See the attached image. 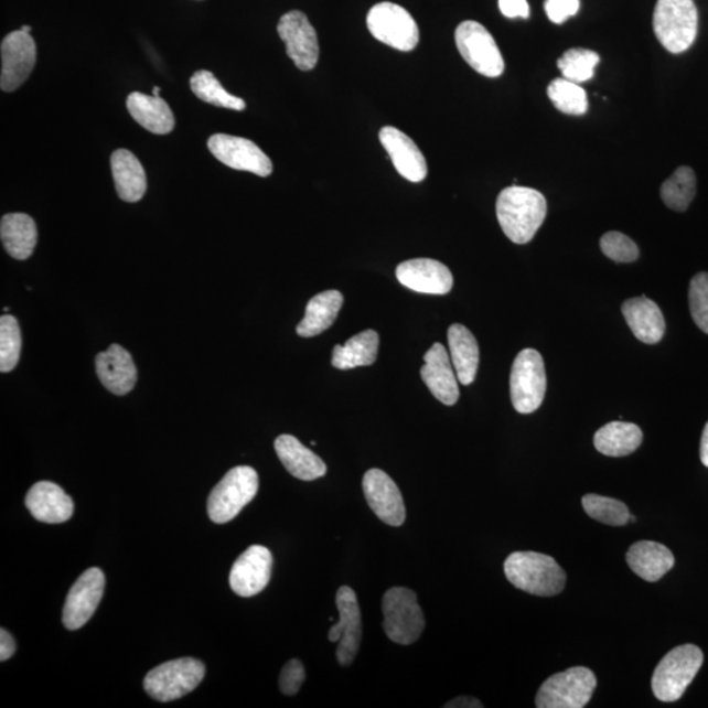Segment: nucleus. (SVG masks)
Returning <instances> with one entry per match:
<instances>
[{"mask_svg": "<svg viewBox=\"0 0 708 708\" xmlns=\"http://www.w3.org/2000/svg\"><path fill=\"white\" fill-rule=\"evenodd\" d=\"M597 679L594 673L584 666L558 673L546 679L539 687L538 708H582L592 699Z\"/></svg>", "mask_w": 708, "mask_h": 708, "instance_id": "nucleus-9", "label": "nucleus"}, {"mask_svg": "<svg viewBox=\"0 0 708 708\" xmlns=\"http://www.w3.org/2000/svg\"><path fill=\"white\" fill-rule=\"evenodd\" d=\"M447 708H481L483 704L481 700L472 697H458L453 700H450L446 706Z\"/></svg>", "mask_w": 708, "mask_h": 708, "instance_id": "nucleus-46", "label": "nucleus"}, {"mask_svg": "<svg viewBox=\"0 0 708 708\" xmlns=\"http://www.w3.org/2000/svg\"><path fill=\"white\" fill-rule=\"evenodd\" d=\"M697 193L696 173L690 167H678L673 175L665 180L662 186V199L669 210L685 212L693 203Z\"/></svg>", "mask_w": 708, "mask_h": 708, "instance_id": "nucleus-34", "label": "nucleus"}, {"mask_svg": "<svg viewBox=\"0 0 708 708\" xmlns=\"http://www.w3.org/2000/svg\"><path fill=\"white\" fill-rule=\"evenodd\" d=\"M496 214L504 234L516 245H526L546 219L547 201L536 190L513 185L498 194Z\"/></svg>", "mask_w": 708, "mask_h": 708, "instance_id": "nucleus-1", "label": "nucleus"}, {"mask_svg": "<svg viewBox=\"0 0 708 708\" xmlns=\"http://www.w3.org/2000/svg\"><path fill=\"white\" fill-rule=\"evenodd\" d=\"M22 31L30 33L31 32V26L24 25L22 28Z\"/></svg>", "mask_w": 708, "mask_h": 708, "instance_id": "nucleus-49", "label": "nucleus"}, {"mask_svg": "<svg viewBox=\"0 0 708 708\" xmlns=\"http://www.w3.org/2000/svg\"><path fill=\"white\" fill-rule=\"evenodd\" d=\"M191 88L200 100L210 103L212 106L233 110L246 109L245 100L228 94L211 72L200 71L194 73L191 78Z\"/></svg>", "mask_w": 708, "mask_h": 708, "instance_id": "nucleus-35", "label": "nucleus"}, {"mask_svg": "<svg viewBox=\"0 0 708 708\" xmlns=\"http://www.w3.org/2000/svg\"><path fill=\"white\" fill-rule=\"evenodd\" d=\"M15 639H13L9 631L2 629V631H0V661H9V658L15 654Z\"/></svg>", "mask_w": 708, "mask_h": 708, "instance_id": "nucleus-45", "label": "nucleus"}, {"mask_svg": "<svg viewBox=\"0 0 708 708\" xmlns=\"http://www.w3.org/2000/svg\"><path fill=\"white\" fill-rule=\"evenodd\" d=\"M367 28L374 39L400 52H411L419 44V26L406 9L399 4L384 2L367 13Z\"/></svg>", "mask_w": 708, "mask_h": 708, "instance_id": "nucleus-10", "label": "nucleus"}, {"mask_svg": "<svg viewBox=\"0 0 708 708\" xmlns=\"http://www.w3.org/2000/svg\"><path fill=\"white\" fill-rule=\"evenodd\" d=\"M643 442L642 429L633 422L613 421L597 430L594 447L608 457L633 454Z\"/></svg>", "mask_w": 708, "mask_h": 708, "instance_id": "nucleus-32", "label": "nucleus"}, {"mask_svg": "<svg viewBox=\"0 0 708 708\" xmlns=\"http://www.w3.org/2000/svg\"><path fill=\"white\" fill-rule=\"evenodd\" d=\"M626 560L639 578L650 582L661 580L675 566L669 548L652 540H641L631 546Z\"/></svg>", "mask_w": 708, "mask_h": 708, "instance_id": "nucleus-27", "label": "nucleus"}, {"mask_svg": "<svg viewBox=\"0 0 708 708\" xmlns=\"http://www.w3.org/2000/svg\"><path fill=\"white\" fill-rule=\"evenodd\" d=\"M580 9V0H546L545 10L548 19L555 24H564L576 15Z\"/></svg>", "mask_w": 708, "mask_h": 708, "instance_id": "nucleus-43", "label": "nucleus"}, {"mask_svg": "<svg viewBox=\"0 0 708 708\" xmlns=\"http://www.w3.org/2000/svg\"><path fill=\"white\" fill-rule=\"evenodd\" d=\"M275 449L285 469L297 479L304 482L315 481L328 472V466L314 451L302 446L294 436L282 435L277 437Z\"/></svg>", "mask_w": 708, "mask_h": 708, "instance_id": "nucleus-24", "label": "nucleus"}, {"mask_svg": "<svg viewBox=\"0 0 708 708\" xmlns=\"http://www.w3.org/2000/svg\"><path fill=\"white\" fill-rule=\"evenodd\" d=\"M704 665V654L697 645L684 644L666 654L652 676V690L662 702H676L693 683Z\"/></svg>", "mask_w": 708, "mask_h": 708, "instance_id": "nucleus-3", "label": "nucleus"}, {"mask_svg": "<svg viewBox=\"0 0 708 708\" xmlns=\"http://www.w3.org/2000/svg\"><path fill=\"white\" fill-rule=\"evenodd\" d=\"M205 671L204 663L197 658H176L151 669L144 677V690L159 702H171L196 689L203 683Z\"/></svg>", "mask_w": 708, "mask_h": 708, "instance_id": "nucleus-7", "label": "nucleus"}, {"mask_svg": "<svg viewBox=\"0 0 708 708\" xmlns=\"http://www.w3.org/2000/svg\"><path fill=\"white\" fill-rule=\"evenodd\" d=\"M22 352V332L17 318H0V371L9 373L15 369Z\"/></svg>", "mask_w": 708, "mask_h": 708, "instance_id": "nucleus-39", "label": "nucleus"}, {"mask_svg": "<svg viewBox=\"0 0 708 708\" xmlns=\"http://www.w3.org/2000/svg\"><path fill=\"white\" fill-rule=\"evenodd\" d=\"M212 154L230 169L255 173L267 178L273 171L272 161L266 152L246 138L214 135L207 141Z\"/></svg>", "mask_w": 708, "mask_h": 708, "instance_id": "nucleus-13", "label": "nucleus"}, {"mask_svg": "<svg viewBox=\"0 0 708 708\" xmlns=\"http://www.w3.org/2000/svg\"><path fill=\"white\" fill-rule=\"evenodd\" d=\"M700 461L708 468V422L704 430L702 440H700Z\"/></svg>", "mask_w": 708, "mask_h": 708, "instance_id": "nucleus-47", "label": "nucleus"}, {"mask_svg": "<svg viewBox=\"0 0 708 708\" xmlns=\"http://www.w3.org/2000/svg\"><path fill=\"white\" fill-rule=\"evenodd\" d=\"M258 491V472L249 466L234 468L213 489L207 498V515L215 524L230 523L253 502Z\"/></svg>", "mask_w": 708, "mask_h": 708, "instance_id": "nucleus-5", "label": "nucleus"}, {"mask_svg": "<svg viewBox=\"0 0 708 708\" xmlns=\"http://www.w3.org/2000/svg\"><path fill=\"white\" fill-rule=\"evenodd\" d=\"M272 567V553L267 547L254 545L236 559L228 581L236 594L248 599L267 588Z\"/></svg>", "mask_w": 708, "mask_h": 708, "instance_id": "nucleus-18", "label": "nucleus"}, {"mask_svg": "<svg viewBox=\"0 0 708 708\" xmlns=\"http://www.w3.org/2000/svg\"><path fill=\"white\" fill-rule=\"evenodd\" d=\"M118 197L127 203H137L148 190V179L138 158L129 150L118 149L110 157Z\"/></svg>", "mask_w": 708, "mask_h": 708, "instance_id": "nucleus-26", "label": "nucleus"}, {"mask_svg": "<svg viewBox=\"0 0 708 708\" xmlns=\"http://www.w3.org/2000/svg\"><path fill=\"white\" fill-rule=\"evenodd\" d=\"M127 107L130 116L150 133L169 135L175 128V117L161 97L133 93L128 96Z\"/></svg>", "mask_w": 708, "mask_h": 708, "instance_id": "nucleus-28", "label": "nucleus"}, {"mask_svg": "<svg viewBox=\"0 0 708 708\" xmlns=\"http://www.w3.org/2000/svg\"><path fill=\"white\" fill-rule=\"evenodd\" d=\"M504 572L511 584L533 596H557L566 587L564 568L545 554L513 553L505 560Z\"/></svg>", "mask_w": 708, "mask_h": 708, "instance_id": "nucleus-2", "label": "nucleus"}, {"mask_svg": "<svg viewBox=\"0 0 708 708\" xmlns=\"http://www.w3.org/2000/svg\"><path fill=\"white\" fill-rule=\"evenodd\" d=\"M622 314L635 337L644 344L662 342L665 333V319L661 308L648 298L637 297L622 304Z\"/></svg>", "mask_w": 708, "mask_h": 708, "instance_id": "nucleus-25", "label": "nucleus"}, {"mask_svg": "<svg viewBox=\"0 0 708 708\" xmlns=\"http://www.w3.org/2000/svg\"><path fill=\"white\" fill-rule=\"evenodd\" d=\"M599 64V54L581 47L569 49L558 61V67L564 74V78L578 83V85L592 79Z\"/></svg>", "mask_w": 708, "mask_h": 708, "instance_id": "nucleus-37", "label": "nucleus"}, {"mask_svg": "<svg viewBox=\"0 0 708 708\" xmlns=\"http://www.w3.org/2000/svg\"><path fill=\"white\" fill-rule=\"evenodd\" d=\"M582 508L590 518L605 525L623 526L629 523V508L620 500L589 494L582 497Z\"/></svg>", "mask_w": 708, "mask_h": 708, "instance_id": "nucleus-38", "label": "nucleus"}, {"mask_svg": "<svg viewBox=\"0 0 708 708\" xmlns=\"http://www.w3.org/2000/svg\"><path fill=\"white\" fill-rule=\"evenodd\" d=\"M547 95L555 108L561 114L571 116L587 114L588 96L586 89L581 88L578 83L566 78L554 79L547 88Z\"/></svg>", "mask_w": 708, "mask_h": 708, "instance_id": "nucleus-36", "label": "nucleus"}, {"mask_svg": "<svg viewBox=\"0 0 708 708\" xmlns=\"http://www.w3.org/2000/svg\"><path fill=\"white\" fill-rule=\"evenodd\" d=\"M689 307L694 323L708 335V273L700 272L693 277Z\"/></svg>", "mask_w": 708, "mask_h": 708, "instance_id": "nucleus-40", "label": "nucleus"}, {"mask_svg": "<svg viewBox=\"0 0 708 708\" xmlns=\"http://www.w3.org/2000/svg\"><path fill=\"white\" fill-rule=\"evenodd\" d=\"M654 31L666 51L686 52L698 34V10L694 0H657Z\"/></svg>", "mask_w": 708, "mask_h": 708, "instance_id": "nucleus-4", "label": "nucleus"}, {"mask_svg": "<svg viewBox=\"0 0 708 708\" xmlns=\"http://www.w3.org/2000/svg\"><path fill=\"white\" fill-rule=\"evenodd\" d=\"M425 366L421 367V378L437 400L447 406H454L460 399L458 377L446 346L436 343L425 354Z\"/></svg>", "mask_w": 708, "mask_h": 708, "instance_id": "nucleus-20", "label": "nucleus"}, {"mask_svg": "<svg viewBox=\"0 0 708 708\" xmlns=\"http://www.w3.org/2000/svg\"><path fill=\"white\" fill-rule=\"evenodd\" d=\"M0 238L13 259L26 260L37 245V226L30 215L6 214L0 222Z\"/></svg>", "mask_w": 708, "mask_h": 708, "instance_id": "nucleus-29", "label": "nucleus"}, {"mask_svg": "<svg viewBox=\"0 0 708 708\" xmlns=\"http://www.w3.org/2000/svg\"><path fill=\"white\" fill-rule=\"evenodd\" d=\"M547 388L543 356L536 350L517 354L511 372L512 405L519 414H532L543 405Z\"/></svg>", "mask_w": 708, "mask_h": 708, "instance_id": "nucleus-8", "label": "nucleus"}, {"mask_svg": "<svg viewBox=\"0 0 708 708\" xmlns=\"http://www.w3.org/2000/svg\"><path fill=\"white\" fill-rule=\"evenodd\" d=\"M307 673L304 666L300 661H290L285 664L280 676V689L285 696H296L300 691Z\"/></svg>", "mask_w": 708, "mask_h": 708, "instance_id": "nucleus-42", "label": "nucleus"}, {"mask_svg": "<svg viewBox=\"0 0 708 708\" xmlns=\"http://www.w3.org/2000/svg\"><path fill=\"white\" fill-rule=\"evenodd\" d=\"M397 279L416 293L448 294L453 288V275L442 262L433 259H412L399 264Z\"/></svg>", "mask_w": 708, "mask_h": 708, "instance_id": "nucleus-19", "label": "nucleus"}, {"mask_svg": "<svg viewBox=\"0 0 708 708\" xmlns=\"http://www.w3.org/2000/svg\"><path fill=\"white\" fill-rule=\"evenodd\" d=\"M25 506L34 518L45 524L66 523L74 513L73 498L52 482L34 484L25 496Z\"/></svg>", "mask_w": 708, "mask_h": 708, "instance_id": "nucleus-22", "label": "nucleus"}, {"mask_svg": "<svg viewBox=\"0 0 708 708\" xmlns=\"http://www.w3.org/2000/svg\"><path fill=\"white\" fill-rule=\"evenodd\" d=\"M600 247L603 255L615 262H634L639 259V247L629 236L610 232L602 236Z\"/></svg>", "mask_w": 708, "mask_h": 708, "instance_id": "nucleus-41", "label": "nucleus"}, {"mask_svg": "<svg viewBox=\"0 0 708 708\" xmlns=\"http://www.w3.org/2000/svg\"><path fill=\"white\" fill-rule=\"evenodd\" d=\"M96 372L107 390L116 395L128 394L136 386L137 367L131 354L121 345L112 344L97 354Z\"/></svg>", "mask_w": 708, "mask_h": 708, "instance_id": "nucleus-23", "label": "nucleus"}, {"mask_svg": "<svg viewBox=\"0 0 708 708\" xmlns=\"http://www.w3.org/2000/svg\"><path fill=\"white\" fill-rule=\"evenodd\" d=\"M106 578L99 568H89L81 576L67 594L64 615L67 630H79L92 620L103 599Z\"/></svg>", "mask_w": 708, "mask_h": 708, "instance_id": "nucleus-16", "label": "nucleus"}, {"mask_svg": "<svg viewBox=\"0 0 708 708\" xmlns=\"http://www.w3.org/2000/svg\"><path fill=\"white\" fill-rule=\"evenodd\" d=\"M379 141L400 176L411 183H420L427 178L426 158L411 138L397 128L385 127L379 131Z\"/></svg>", "mask_w": 708, "mask_h": 708, "instance_id": "nucleus-21", "label": "nucleus"}, {"mask_svg": "<svg viewBox=\"0 0 708 708\" xmlns=\"http://www.w3.org/2000/svg\"><path fill=\"white\" fill-rule=\"evenodd\" d=\"M450 358L458 380L469 386L475 380L479 367V345L471 331L462 324L450 325L448 331Z\"/></svg>", "mask_w": 708, "mask_h": 708, "instance_id": "nucleus-30", "label": "nucleus"}, {"mask_svg": "<svg viewBox=\"0 0 708 708\" xmlns=\"http://www.w3.org/2000/svg\"><path fill=\"white\" fill-rule=\"evenodd\" d=\"M384 630L394 643L409 645L419 641L426 629V618L414 590L403 587L388 589L382 600Z\"/></svg>", "mask_w": 708, "mask_h": 708, "instance_id": "nucleus-6", "label": "nucleus"}, {"mask_svg": "<svg viewBox=\"0 0 708 708\" xmlns=\"http://www.w3.org/2000/svg\"><path fill=\"white\" fill-rule=\"evenodd\" d=\"M159 92H161V88L154 87V89H152V96L159 97Z\"/></svg>", "mask_w": 708, "mask_h": 708, "instance_id": "nucleus-48", "label": "nucleus"}, {"mask_svg": "<svg viewBox=\"0 0 708 708\" xmlns=\"http://www.w3.org/2000/svg\"><path fill=\"white\" fill-rule=\"evenodd\" d=\"M363 490L367 504L382 523L395 527L405 524L406 505L400 490L385 471H367L363 479Z\"/></svg>", "mask_w": 708, "mask_h": 708, "instance_id": "nucleus-17", "label": "nucleus"}, {"mask_svg": "<svg viewBox=\"0 0 708 708\" xmlns=\"http://www.w3.org/2000/svg\"><path fill=\"white\" fill-rule=\"evenodd\" d=\"M455 44L464 61L479 74L497 78L504 73L502 52L492 34L481 23L463 22L457 26Z\"/></svg>", "mask_w": 708, "mask_h": 708, "instance_id": "nucleus-11", "label": "nucleus"}, {"mask_svg": "<svg viewBox=\"0 0 708 708\" xmlns=\"http://www.w3.org/2000/svg\"><path fill=\"white\" fill-rule=\"evenodd\" d=\"M498 7L505 18L527 19L530 15V7L527 0H498Z\"/></svg>", "mask_w": 708, "mask_h": 708, "instance_id": "nucleus-44", "label": "nucleus"}, {"mask_svg": "<svg viewBox=\"0 0 708 708\" xmlns=\"http://www.w3.org/2000/svg\"><path fill=\"white\" fill-rule=\"evenodd\" d=\"M281 40L287 45L289 58L302 72H310L318 64L319 43L315 28L301 11L285 13L277 25Z\"/></svg>", "mask_w": 708, "mask_h": 708, "instance_id": "nucleus-15", "label": "nucleus"}, {"mask_svg": "<svg viewBox=\"0 0 708 708\" xmlns=\"http://www.w3.org/2000/svg\"><path fill=\"white\" fill-rule=\"evenodd\" d=\"M344 297L337 290H328L311 298L308 303L307 314L298 324L297 333L302 337H312L329 330L335 323L342 310Z\"/></svg>", "mask_w": 708, "mask_h": 708, "instance_id": "nucleus-31", "label": "nucleus"}, {"mask_svg": "<svg viewBox=\"0 0 708 708\" xmlns=\"http://www.w3.org/2000/svg\"><path fill=\"white\" fill-rule=\"evenodd\" d=\"M379 336L376 331L366 330L353 336L344 345H336L332 352V365L340 371H350L358 366L376 363Z\"/></svg>", "mask_w": 708, "mask_h": 708, "instance_id": "nucleus-33", "label": "nucleus"}, {"mask_svg": "<svg viewBox=\"0 0 708 708\" xmlns=\"http://www.w3.org/2000/svg\"><path fill=\"white\" fill-rule=\"evenodd\" d=\"M0 52H2L0 87L4 93L17 92L36 65V43H34L31 33L20 30L7 34Z\"/></svg>", "mask_w": 708, "mask_h": 708, "instance_id": "nucleus-14", "label": "nucleus"}, {"mask_svg": "<svg viewBox=\"0 0 708 708\" xmlns=\"http://www.w3.org/2000/svg\"><path fill=\"white\" fill-rule=\"evenodd\" d=\"M336 607L340 620L329 633L332 643L339 642L336 650L337 662L342 666H350L356 658L361 641H363V620L361 609L354 590L350 587L339 588Z\"/></svg>", "mask_w": 708, "mask_h": 708, "instance_id": "nucleus-12", "label": "nucleus"}]
</instances>
